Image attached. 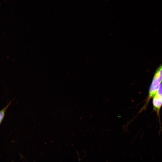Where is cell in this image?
I'll return each mask as SVG.
<instances>
[{"label": "cell", "instance_id": "obj_1", "mask_svg": "<svg viewBox=\"0 0 162 162\" xmlns=\"http://www.w3.org/2000/svg\"><path fill=\"white\" fill-rule=\"evenodd\" d=\"M162 82V64H161L156 70L150 85L148 97L141 111L146 109L150 100L155 94L160 84Z\"/></svg>", "mask_w": 162, "mask_h": 162}, {"label": "cell", "instance_id": "obj_3", "mask_svg": "<svg viewBox=\"0 0 162 162\" xmlns=\"http://www.w3.org/2000/svg\"><path fill=\"white\" fill-rule=\"evenodd\" d=\"M11 102V101H10L6 106L0 110V125L4 119L6 110L10 105Z\"/></svg>", "mask_w": 162, "mask_h": 162}, {"label": "cell", "instance_id": "obj_2", "mask_svg": "<svg viewBox=\"0 0 162 162\" xmlns=\"http://www.w3.org/2000/svg\"><path fill=\"white\" fill-rule=\"evenodd\" d=\"M152 98L153 111L156 112L160 118V111L162 106V82Z\"/></svg>", "mask_w": 162, "mask_h": 162}]
</instances>
